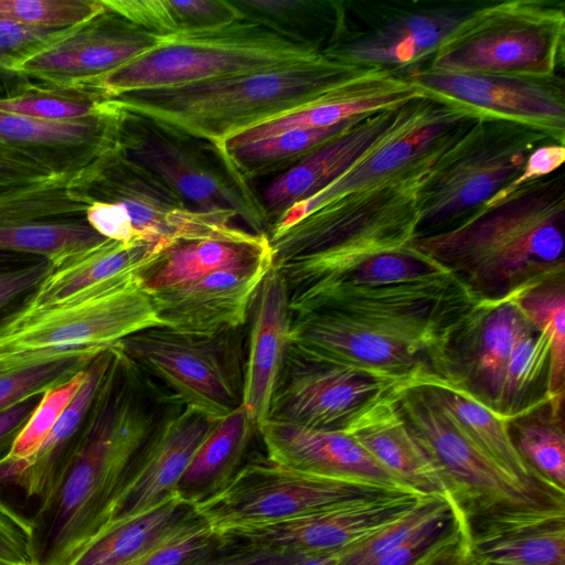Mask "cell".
<instances>
[{"label": "cell", "mask_w": 565, "mask_h": 565, "mask_svg": "<svg viewBox=\"0 0 565 565\" xmlns=\"http://www.w3.org/2000/svg\"><path fill=\"white\" fill-rule=\"evenodd\" d=\"M232 542L227 551L202 565H296L308 554Z\"/></svg>", "instance_id": "obj_53"}, {"label": "cell", "mask_w": 565, "mask_h": 565, "mask_svg": "<svg viewBox=\"0 0 565 565\" xmlns=\"http://www.w3.org/2000/svg\"><path fill=\"white\" fill-rule=\"evenodd\" d=\"M564 161L565 143L550 142L537 147L529 154L520 177L493 198L504 196L524 183L552 174L563 167Z\"/></svg>", "instance_id": "obj_55"}, {"label": "cell", "mask_w": 565, "mask_h": 565, "mask_svg": "<svg viewBox=\"0 0 565 565\" xmlns=\"http://www.w3.org/2000/svg\"><path fill=\"white\" fill-rule=\"evenodd\" d=\"M524 317L550 342V404L563 412L565 382V276L554 278L514 297Z\"/></svg>", "instance_id": "obj_41"}, {"label": "cell", "mask_w": 565, "mask_h": 565, "mask_svg": "<svg viewBox=\"0 0 565 565\" xmlns=\"http://www.w3.org/2000/svg\"><path fill=\"white\" fill-rule=\"evenodd\" d=\"M105 349L107 348H76L0 360V413L68 382Z\"/></svg>", "instance_id": "obj_40"}, {"label": "cell", "mask_w": 565, "mask_h": 565, "mask_svg": "<svg viewBox=\"0 0 565 565\" xmlns=\"http://www.w3.org/2000/svg\"><path fill=\"white\" fill-rule=\"evenodd\" d=\"M42 395L29 397L0 413V461L11 451L13 443Z\"/></svg>", "instance_id": "obj_56"}, {"label": "cell", "mask_w": 565, "mask_h": 565, "mask_svg": "<svg viewBox=\"0 0 565 565\" xmlns=\"http://www.w3.org/2000/svg\"><path fill=\"white\" fill-rule=\"evenodd\" d=\"M117 343L71 465L32 520L33 565H70L111 516L149 437L174 398L163 396Z\"/></svg>", "instance_id": "obj_1"}, {"label": "cell", "mask_w": 565, "mask_h": 565, "mask_svg": "<svg viewBox=\"0 0 565 565\" xmlns=\"http://www.w3.org/2000/svg\"><path fill=\"white\" fill-rule=\"evenodd\" d=\"M86 377L87 366L68 382L44 392L6 458L21 459L32 454L57 423Z\"/></svg>", "instance_id": "obj_48"}, {"label": "cell", "mask_w": 565, "mask_h": 565, "mask_svg": "<svg viewBox=\"0 0 565 565\" xmlns=\"http://www.w3.org/2000/svg\"><path fill=\"white\" fill-rule=\"evenodd\" d=\"M439 104L419 95L396 107L367 114L347 131L279 173L259 198L268 228L288 209L322 191L369 153L423 120Z\"/></svg>", "instance_id": "obj_18"}, {"label": "cell", "mask_w": 565, "mask_h": 565, "mask_svg": "<svg viewBox=\"0 0 565 565\" xmlns=\"http://www.w3.org/2000/svg\"><path fill=\"white\" fill-rule=\"evenodd\" d=\"M399 491L412 490L312 476L288 468L267 455H256L244 462L220 493L195 508L214 530L225 532L281 522Z\"/></svg>", "instance_id": "obj_14"}, {"label": "cell", "mask_w": 565, "mask_h": 565, "mask_svg": "<svg viewBox=\"0 0 565 565\" xmlns=\"http://www.w3.org/2000/svg\"><path fill=\"white\" fill-rule=\"evenodd\" d=\"M84 216L0 220V255L42 257L53 268L105 242Z\"/></svg>", "instance_id": "obj_37"}, {"label": "cell", "mask_w": 565, "mask_h": 565, "mask_svg": "<svg viewBox=\"0 0 565 565\" xmlns=\"http://www.w3.org/2000/svg\"><path fill=\"white\" fill-rule=\"evenodd\" d=\"M273 260L214 271L184 286L149 294L162 327L214 334L244 327L253 297Z\"/></svg>", "instance_id": "obj_26"}, {"label": "cell", "mask_w": 565, "mask_h": 565, "mask_svg": "<svg viewBox=\"0 0 565 565\" xmlns=\"http://www.w3.org/2000/svg\"><path fill=\"white\" fill-rule=\"evenodd\" d=\"M322 51L313 41L243 17L218 29L161 36L151 50L86 85L113 98L291 66L319 60Z\"/></svg>", "instance_id": "obj_5"}, {"label": "cell", "mask_w": 565, "mask_h": 565, "mask_svg": "<svg viewBox=\"0 0 565 565\" xmlns=\"http://www.w3.org/2000/svg\"><path fill=\"white\" fill-rule=\"evenodd\" d=\"M257 425L242 405L216 422L180 478L175 495L201 504L220 493L246 460Z\"/></svg>", "instance_id": "obj_34"}, {"label": "cell", "mask_w": 565, "mask_h": 565, "mask_svg": "<svg viewBox=\"0 0 565 565\" xmlns=\"http://www.w3.org/2000/svg\"><path fill=\"white\" fill-rule=\"evenodd\" d=\"M173 244L166 241L124 244L108 239L53 268L17 308L24 311L39 310L111 278L138 273Z\"/></svg>", "instance_id": "obj_33"}, {"label": "cell", "mask_w": 565, "mask_h": 565, "mask_svg": "<svg viewBox=\"0 0 565 565\" xmlns=\"http://www.w3.org/2000/svg\"><path fill=\"white\" fill-rule=\"evenodd\" d=\"M266 260H273L268 235L249 232L235 238L178 242L141 268L137 277L141 288L153 294L184 286L214 271Z\"/></svg>", "instance_id": "obj_32"}, {"label": "cell", "mask_w": 565, "mask_h": 565, "mask_svg": "<svg viewBox=\"0 0 565 565\" xmlns=\"http://www.w3.org/2000/svg\"><path fill=\"white\" fill-rule=\"evenodd\" d=\"M363 116L365 115L324 128L285 131L220 152L232 169L250 183L255 178L278 171L282 173L290 169L315 150L347 131Z\"/></svg>", "instance_id": "obj_39"}, {"label": "cell", "mask_w": 565, "mask_h": 565, "mask_svg": "<svg viewBox=\"0 0 565 565\" xmlns=\"http://www.w3.org/2000/svg\"><path fill=\"white\" fill-rule=\"evenodd\" d=\"M461 319L447 322L313 310L292 316L290 347L310 359L407 384L450 383L445 349Z\"/></svg>", "instance_id": "obj_6"}, {"label": "cell", "mask_w": 565, "mask_h": 565, "mask_svg": "<svg viewBox=\"0 0 565 565\" xmlns=\"http://www.w3.org/2000/svg\"><path fill=\"white\" fill-rule=\"evenodd\" d=\"M32 525L0 501V565H33Z\"/></svg>", "instance_id": "obj_51"}, {"label": "cell", "mask_w": 565, "mask_h": 565, "mask_svg": "<svg viewBox=\"0 0 565 565\" xmlns=\"http://www.w3.org/2000/svg\"><path fill=\"white\" fill-rule=\"evenodd\" d=\"M508 428L523 459L546 480L565 490L563 413L546 403L509 419Z\"/></svg>", "instance_id": "obj_42"}, {"label": "cell", "mask_w": 565, "mask_h": 565, "mask_svg": "<svg viewBox=\"0 0 565 565\" xmlns=\"http://www.w3.org/2000/svg\"><path fill=\"white\" fill-rule=\"evenodd\" d=\"M289 289L271 265L253 297L246 333L243 406L258 426L267 418L289 347Z\"/></svg>", "instance_id": "obj_28"}, {"label": "cell", "mask_w": 565, "mask_h": 565, "mask_svg": "<svg viewBox=\"0 0 565 565\" xmlns=\"http://www.w3.org/2000/svg\"><path fill=\"white\" fill-rule=\"evenodd\" d=\"M160 40L105 7L25 58L15 72L39 84L85 85L151 50Z\"/></svg>", "instance_id": "obj_21"}, {"label": "cell", "mask_w": 565, "mask_h": 565, "mask_svg": "<svg viewBox=\"0 0 565 565\" xmlns=\"http://www.w3.org/2000/svg\"><path fill=\"white\" fill-rule=\"evenodd\" d=\"M53 269L42 257L0 255V312L23 301Z\"/></svg>", "instance_id": "obj_50"}, {"label": "cell", "mask_w": 565, "mask_h": 565, "mask_svg": "<svg viewBox=\"0 0 565 565\" xmlns=\"http://www.w3.org/2000/svg\"><path fill=\"white\" fill-rule=\"evenodd\" d=\"M454 503L427 495L403 518L348 547L335 565H373L379 558L435 520L450 514Z\"/></svg>", "instance_id": "obj_45"}, {"label": "cell", "mask_w": 565, "mask_h": 565, "mask_svg": "<svg viewBox=\"0 0 565 565\" xmlns=\"http://www.w3.org/2000/svg\"><path fill=\"white\" fill-rule=\"evenodd\" d=\"M233 542L199 516L173 532L130 565H202Z\"/></svg>", "instance_id": "obj_46"}, {"label": "cell", "mask_w": 565, "mask_h": 565, "mask_svg": "<svg viewBox=\"0 0 565 565\" xmlns=\"http://www.w3.org/2000/svg\"><path fill=\"white\" fill-rule=\"evenodd\" d=\"M565 4L486 0L439 46L425 70L443 73L563 76Z\"/></svg>", "instance_id": "obj_8"}, {"label": "cell", "mask_w": 565, "mask_h": 565, "mask_svg": "<svg viewBox=\"0 0 565 565\" xmlns=\"http://www.w3.org/2000/svg\"><path fill=\"white\" fill-rule=\"evenodd\" d=\"M455 519V507L450 514L433 521L388 553L373 565H414L448 531Z\"/></svg>", "instance_id": "obj_52"}, {"label": "cell", "mask_w": 565, "mask_h": 565, "mask_svg": "<svg viewBox=\"0 0 565 565\" xmlns=\"http://www.w3.org/2000/svg\"><path fill=\"white\" fill-rule=\"evenodd\" d=\"M68 29L33 26L0 19V79L24 78L15 72L18 65Z\"/></svg>", "instance_id": "obj_49"}, {"label": "cell", "mask_w": 565, "mask_h": 565, "mask_svg": "<svg viewBox=\"0 0 565 565\" xmlns=\"http://www.w3.org/2000/svg\"><path fill=\"white\" fill-rule=\"evenodd\" d=\"M433 565H477L471 553L469 534Z\"/></svg>", "instance_id": "obj_57"}, {"label": "cell", "mask_w": 565, "mask_h": 565, "mask_svg": "<svg viewBox=\"0 0 565 565\" xmlns=\"http://www.w3.org/2000/svg\"><path fill=\"white\" fill-rule=\"evenodd\" d=\"M393 392L369 404L342 431L408 488L450 501L439 470L408 430Z\"/></svg>", "instance_id": "obj_31"}, {"label": "cell", "mask_w": 565, "mask_h": 565, "mask_svg": "<svg viewBox=\"0 0 565 565\" xmlns=\"http://www.w3.org/2000/svg\"><path fill=\"white\" fill-rule=\"evenodd\" d=\"M441 153L335 199L268 236L273 266L289 289L291 313L348 288L355 271L375 255L412 245L418 224L417 190Z\"/></svg>", "instance_id": "obj_3"}, {"label": "cell", "mask_w": 565, "mask_h": 565, "mask_svg": "<svg viewBox=\"0 0 565 565\" xmlns=\"http://www.w3.org/2000/svg\"><path fill=\"white\" fill-rule=\"evenodd\" d=\"M344 551L308 553L296 565H335Z\"/></svg>", "instance_id": "obj_58"}, {"label": "cell", "mask_w": 565, "mask_h": 565, "mask_svg": "<svg viewBox=\"0 0 565 565\" xmlns=\"http://www.w3.org/2000/svg\"><path fill=\"white\" fill-rule=\"evenodd\" d=\"M115 345L87 365L84 384L40 446L24 458L0 461V501L30 523L52 499L71 465Z\"/></svg>", "instance_id": "obj_22"}, {"label": "cell", "mask_w": 565, "mask_h": 565, "mask_svg": "<svg viewBox=\"0 0 565 565\" xmlns=\"http://www.w3.org/2000/svg\"><path fill=\"white\" fill-rule=\"evenodd\" d=\"M425 384L465 433L512 478L540 493L565 499V490L542 477L520 455L512 441L508 419L497 416L449 382Z\"/></svg>", "instance_id": "obj_35"}, {"label": "cell", "mask_w": 565, "mask_h": 565, "mask_svg": "<svg viewBox=\"0 0 565 565\" xmlns=\"http://www.w3.org/2000/svg\"><path fill=\"white\" fill-rule=\"evenodd\" d=\"M526 323L514 297L478 300L452 329L446 344L450 383L503 419L507 371Z\"/></svg>", "instance_id": "obj_20"}, {"label": "cell", "mask_w": 565, "mask_h": 565, "mask_svg": "<svg viewBox=\"0 0 565 565\" xmlns=\"http://www.w3.org/2000/svg\"><path fill=\"white\" fill-rule=\"evenodd\" d=\"M424 96L478 117L539 128L565 143L564 76L526 77L417 70L406 76Z\"/></svg>", "instance_id": "obj_17"}, {"label": "cell", "mask_w": 565, "mask_h": 565, "mask_svg": "<svg viewBox=\"0 0 565 565\" xmlns=\"http://www.w3.org/2000/svg\"><path fill=\"white\" fill-rule=\"evenodd\" d=\"M565 175L558 169L492 198L457 225L412 246L477 300L495 301L565 276Z\"/></svg>", "instance_id": "obj_2"}, {"label": "cell", "mask_w": 565, "mask_h": 565, "mask_svg": "<svg viewBox=\"0 0 565 565\" xmlns=\"http://www.w3.org/2000/svg\"><path fill=\"white\" fill-rule=\"evenodd\" d=\"M484 1L337 0L335 25L322 53L342 64L408 76Z\"/></svg>", "instance_id": "obj_10"}, {"label": "cell", "mask_w": 565, "mask_h": 565, "mask_svg": "<svg viewBox=\"0 0 565 565\" xmlns=\"http://www.w3.org/2000/svg\"><path fill=\"white\" fill-rule=\"evenodd\" d=\"M419 95L406 76L373 70L301 108L247 128L215 147L225 151L289 130L330 127L396 107Z\"/></svg>", "instance_id": "obj_29"}, {"label": "cell", "mask_w": 565, "mask_h": 565, "mask_svg": "<svg viewBox=\"0 0 565 565\" xmlns=\"http://www.w3.org/2000/svg\"><path fill=\"white\" fill-rule=\"evenodd\" d=\"M476 119L472 113L440 103L423 120L369 153L322 191L288 209L269 226L267 235L287 230L335 199L370 189L444 152Z\"/></svg>", "instance_id": "obj_24"}, {"label": "cell", "mask_w": 565, "mask_h": 565, "mask_svg": "<svg viewBox=\"0 0 565 565\" xmlns=\"http://www.w3.org/2000/svg\"><path fill=\"white\" fill-rule=\"evenodd\" d=\"M120 111L117 143L127 158L158 177L189 206L204 212L232 211L253 233L267 234L259 196L213 143Z\"/></svg>", "instance_id": "obj_12"}, {"label": "cell", "mask_w": 565, "mask_h": 565, "mask_svg": "<svg viewBox=\"0 0 565 565\" xmlns=\"http://www.w3.org/2000/svg\"><path fill=\"white\" fill-rule=\"evenodd\" d=\"M216 422L181 404L171 407L135 462L108 524L173 498L190 460Z\"/></svg>", "instance_id": "obj_25"}, {"label": "cell", "mask_w": 565, "mask_h": 565, "mask_svg": "<svg viewBox=\"0 0 565 565\" xmlns=\"http://www.w3.org/2000/svg\"><path fill=\"white\" fill-rule=\"evenodd\" d=\"M405 385L409 384L310 359L289 347L266 419L342 431L369 404Z\"/></svg>", "instance_id": "obj_16"}, {"label": "cell", "mask_w": 565, "mask_h": 565, "mask_svg": "<svg viewBox=\"0 0 565 565\" xmlns=\"http://www.w3.org/2000/svg\"><path fill=\"white\" fill-rule=\"evenodd\" d=\"M198 516L195 505L174 495L150 510L107 524L70 565H130Z\"/></svg>", "instance_id": "obj_36"}, {"label": "cell", "mask_w": 565, "mask_h": 565, "mask_svg": "<svg viewBox=\"0 0 565 565\" xmlns=\"http://www.w3.org/2000/svg\"><path fill=\"white\" fill-rule=\"evenodd\" d=\"M427 495L399 491L281 522L220 533L236 543L300 553L344 551L396 522Z\"/></svg>", "instance_id": "obj_23"}, {"label": "cell", "mask_w": 565, "mask_h": 565, "mask_svg": "<svg viewBox=\"0 0 565 565\" xmlns=\"http://www.w3.org/2000/svg\"><path fill=\"white\" fill-rule=\"evenodd\" d=\"M373 70L326 56L291 66L110 98L120 109L217 146Z\"/></svg>", "instance_id": "obj_4"}, {"label": "cell", "mask_w": 565, "mask_h": 565, "mask_svg": "<svg viewBox=\"0 0 565 565\" xmlns=\"http://www.w3.org/2000/svg\"><path fill=\"white\" fill-rule=\"evenodd\" d=\"M469 543L477 565H565V509L471 523Z\"/></svg>", "instance_id": "obj_30"}, {"label": "cell", "mask_w": 565, "mask_h": 565, "mask_svg": "<svg viewBox=\"0 0 565 565\" xmlns=\"http://www.w3.org/2000/svg\"><path fill=\"white\" fill-rule=\"evenodd\" d=\"M246 333L245 326L214 334L154 327L118 344L182 406L220 420L243 405Z\"/></svg>", "instance_id": "obj_13"}, {"label": "cell", "mask_w": 565, "mask_h": 565, "mask_svg": "<svg viewBox=\"0 0 565 565\" xmlns=\"http://www.w3.org/2000/svg\"><path fill=\"white\" fill-rule=\"evenodd\" d=\"M70 185L88 202L120 204L136 242L235 238L250 232L232 224L237 217L232 211L204 212L190 207L158 177L127 158L118 143Z\"/></svg>", "instance_id": "obj_15"}, {"label": "cell", "mask_w": 565, "mask_h": 565, "mask_svg": "<svg viewBox=\"0 0 565 565\" xmlns=\"http://www.w3.org/2000/svg\"><path fill=\"white\" fill-rule=\"evenodd\" d=\"M408 430L439 470L450 501L469 524L491 518L565 509V499L532 490L491 459L425 383L393 392Z\"/></svg>", "instance_id": "obj_9"}, {"label": "cell", "mask_w": 565, "mask_h": 565, "mask_svg": "<svg viewBox=\"0 0 565 565\" xmlns=\"http://www.w3.org/2000/svg\"><path fill=\"white\" fill-rule=\"evenodd\" d=\"M550 142L558 141L539 128L477 117L420 182L416 237L446 231L463 221L513 183L529 154Z\"/></svg>", "instance_id": "obj_7"}, {"label": "cell", "mask_w": 565, "mask_h": 565, "mask_svg": "<svg viewBox=\"0 0 565 565\" xmlns=\"http://www.w3.org/2000/svg\"><path fill=\"white\" fill-rule=\"evenodd\" d=\"M257 433L266 455L294 470L415 491L381 466L344 431L316 430L266 419L257 426Z\"/></svg>", "instance_id": "obj_27"}, {"label": "cell", "mask_w": 565, "mask_h": 565, "mask_svg": "<svg viewBox=\"0 0 565 565\" xmlns=\"http://www.w3.org/2000/svg\"><path fill=\"white\" fill-rule=\"evenodd\" d=\"M126 274L52 306L0 318V360L76 348H109L145 329L162 327L148 292Z\"/></svg>", "instance_id": "obj_11"}, {"label": "cell", "mask_w": 565, "mask_h": 565, "mask_svg": "<svg viewBox=\"0 0 565 565\" xmlns=\"http://www.w3.org/2000/svg\"><path fill=\"white\" fill-rule=\"evenodd\" d=\"M105 10L103 0H0V19L22 24L67 29Z\"/></svg>", "instance_id": "obj_47"}, {"label": "cell", "mask_w": 565, "mask_h": 565, "mask_svg": "<svg viewBox=\"0 0 565 565\" xmlns=\"http://www.w3.org/2000/svg\"><path fill=\"white\" fill-rule=\"evenodd\" d=\"M243 17L320 44L328 43L337 20V0H232ZM323 52V51H322Z\"/></svg>", "instance_id": "obj_44"}, {"label": "cell", "mask_w": 565, "mask_h": 565, "mask_svg": "<svg viewBox=\"0 0 565 565\" xmlns=\"http://www.w3.org/2000/svg\"><path fill=\"white\" fill-rule=\"evenodd\" d=\"M120 115L110 98L102 111L68 121L0 110V163L75 179L117 146Z\"/></svg>", "instance_id": "obj_19"}, {"label": "cell", "mask_w": 565, "mask_h": 565, "mask_svg": "<svg viewBox=\"0 0 565 565\" xmlns=\"http://www.w3.org/2000/svg\"><path fill=\"white\" fill-rule=\"evenodd\" d=\"M106 8L157 36L218 29L243 18L232 0H103Z\"/></svg>", "instance_id": "obj_38"}, {"label": "cell", "mask_w": 565, "mask_h": 565, "mask_svg": "<svg viewBox=\"0 0 565 565\" xmlns=\"http://www.w3.org/2000/svg\"><path fill=\"white\" fill-rule=\"evenodd\" d=\"M85 218L105 238L124 244L137 243L129 217L118 203L92 201L85 212Z\"/></svg>", "instance_id": "obj_54"}, {"label": "cell", "mask_w": 565, "mask_h": 565, "mask_svg": "<svg viewBox=\"0 0 565 565\" xmlns=\"http://www.w3.org/2000/svg\"><path fill=\"white\" fill-rule=\"evenodd\" d=\"M108 97L88 85L57 86L31 82L0 97V110L44 120L68 121L102 111Z\"/></svg>", "instance_id": "obj_43"}]
</instances>
